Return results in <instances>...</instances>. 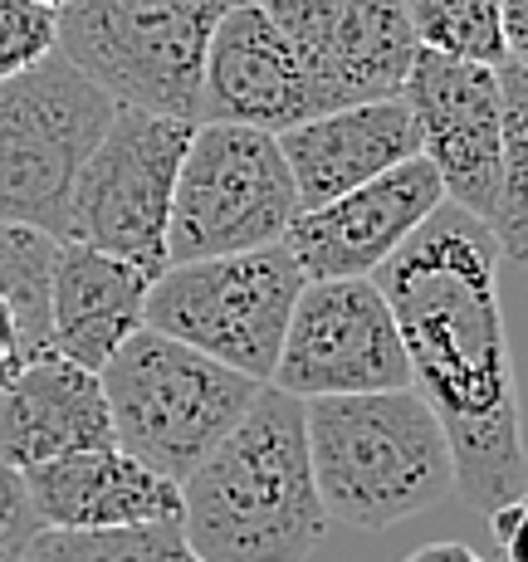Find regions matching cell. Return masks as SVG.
Segmentation results:
<instances>
[{"label": "cell", "instance_id": "8fae6325", "mask_svg": "<svg viewBox=\"0 0 528 562\" xmlns=\"http://www.w3.org/2000/svg\"><path fill=\"white\" fill-rule=\"evenodd\" d=\"M308 79L314 113L402 99L416 64L406 0H265Z\"/></svg>", "mask_w": 528, "mask_h": 562}, {"label": "cell", "instance_id": "52a82bcc", "mask_svg": "<svg viewBox=\"0 0 528 562\" xmlns=\"http://www.w3.org/2000/svg\"><path fill=\"white\" fill-rule=\"evenodd\" d=\"M113 108L59 49L35 69L0 79V221L64 240L74 181Z\"/></svg>", "mask_w": 528, "mask_h": 562}, {"label": "cell", "instance_id": "484cf974", "mask_svg": "<svg viewBox=\"0 0 528 562\" xmlns=\"http://www.w3.org/2000/svg\"><path fill=\"white\" fill-rule=\"evenodd\" d=\"M499 30H504V59L528 69V0H499Z\"/></svg>", "mask_w": 528, "mask_h": 562}, {"label": "cell", "instance_id": "d6986e66", "mask_svg": "<svg viewBox=\"0 0 528 562\" xmlns=\"http://www.w3.org/2000/svg\"><path fill=\"white\" fill-rule=\"evenodd\" d=\"M59 240L35 225L0 221V392L15 382L49 342V274Z\"/></svg>", "mask_w": 528, "mask_h": 562}, {"label": "cell", "instance_id": "9a60e30c", "mask_svg": "<svg viewBox=\"0 0 528 562\" xmlns=\"http://www.w3.org/2000/svg\"><path fill=\"white\" fill-rule=\"evenodd\" d=\"M279 153L299 191V211L348 196L352 187L392 171L396 161L416 157V123L402 99H377L352 108H328L279 133Z\"/></svg>", "mask_w": 528, "mask_h": 562}, {"label": "cell", "instance_id": "7a4b0ae2", "mask_svg": "<svg viewBox=\"0 0 528 562\" xmlns=\"http://www.w3.org/2000/svg\"><path fill=\"white\" fill-rule=\"evenodd\" d=\"M181 533L201 562H308L328 533L304 402L260 386L235 430L181 480Z\"/></svg>", "mask_w": 528, "mask_h": 562}, {"label": "cell", "instance_id": "9c48e42d", "mask_svg": "<svg viewBox=\"0 0 528 562\" xmlns=\"http://www.w3.org/2000/svg\"><path fill=\"white\" fill-rule=\"evenodd\" d=\"M191 133H196L191 117L117 103L74 181L64 240L117 255L157 279L167 269L171 191Z\"/></svg>", "mask_w": 528, "mask_h": 562}, {"label": "cell", "instance_id": "cb8c5ba5", "mask_svg": "<svg viewBox=\"0 0 528 562\" xmlns=\"http://www.w3.org/2000/svg\"><path fill=\"white\" fill-rule=\"evenodd\" d=\"M35 533H40V514H35V504H30L25 474L0 460V562L25 558Z\"/></svg>", "mask_w": 528, "mask_h": 562}, {"label": "cell", "instance_id": "4fadbf2b", "mask_svg": "<svg viewBox=\"0 0 528 562\" xmlns=\"http://www.w3.org/2000/svg\"><path fill=\"white\" fill-rule=\"evenodd\" d=\"M440 201H446L440 171L416 153L382 177L352 187L348 196L318 211H299L284 231V245L304 279H372L377 265L402 250V240Z\"/></svg>", "mask_w": 528, "mask_h": 562}, {"label": "cell", "instance_id": "5b68a950", "mask_svg": "<svg viewBox=\"0 0 528 562\" xmlns=\"http://www.w3.org/2000/svg\"><path fill=\"white\" fill-rule=\"evenodd\" d=\"M235 0H64L59 54L113 103L191 117L211 35Z\"/></svg>", "mask_w": 528, "mask_h": 562}, {"label": "cell", "instance_id": "4316f807", "mask_svg": "<svg viewBox=\"0 0 528 562\" xmlns=\"http://www.w3.org/2000/svg\"><path fill=\"white\" fill-rule=\"evenodd\" d=\"M402 562H484L475 548H465V543H426V548H416L412 558H402Z\"/></svg>", "mask_w": 528, "mask_h": 562}, {"label": "cell", "instance_id": "5bb4252c", "mask_svg": "<svg viewBox=\"0 0 528 562\" xmlns=\"http://www.w3.org/2000/svg\"><path fill=\"white\" fill-rule=\"evenodd\" d=\"M304 117H314V99L284 30L265 0H235L211 35L196 123H240L279 137Z\"/></svg>", "mask_w": 528, "mask_h": 562}, {"label": "cell", "instance_id": "ac0fdd59", "mask_svg": "<svg viewBox=\"0 0 528 562\" xmlns=\"http://www.w3.org/2000/svg\"><path fill=\"white\" fill-rule=\"evenodd\" d=\"M153 274L93 245L59 240L49 274V342L69 362L99 367L143 328V304Z\"/></svg>", "mask_w": 528, "mask_h": 562}, {"label": "cell", "instance_id": "ffe728a7", "mask_svg": "<svg viewBox=\"0 0 528 562\" xmlns=\"http://www.w3.org/2000/svg\"><path fill=\"white\" fill-rule=\"evenodd\" d=\"M504 153H499V191L490 205V235L499 245V259L528 269V69L504 59Z\"/></svg>", "mask_w": 528, "mask_h": 562}, {"label": "cell", "instance_id": "7402d4cb", "mask_svg": "<svg viewBox=\"0 0 528 562\" xmlns=\"http://www.w3.org/2000/svg\"><path fill=\"white\" fill-rule=\"evenodd\" d=\"M416 45L470 64H504L499 0H406Z\"/></svg>", "mask_w": 528, "mask_h": 562}, {"label": "cell", "instance_id": "3957f363", "mask_svg": "<svg viewBox=\"0 0 528 562\" xmlns=\"http://www.w3.org/2000/svg\"><path fill=\"white\" fill-rule=\"evenodd\" d=\"M304 430L323 509L348 528L382 533L456 494L446 430L416 386L314 396Z\"/></svg>", "mask_w": 528, "mask_h": 562}, {"label": "cell", "instance_id": "e0dca14e", "mask_svg": "<svg viewBox=\"0 0 528 562\" xmlns=\"http://www.w3.org/2000/svg\"><path fill=\"white\" fill-rule=\"evenodd\" d=\"M40 528H123L181 518V484L161 480L127 450H79L25 470Z\"/></svg>", "mask_w": 528, "mask_h": 562}, {"label": "cell", "instance_id": "277c9868", "mask_svg": "<svg viewBox=\"0 0 528 562\" xmlns=\"http://www.w3.org/2000/svg\"><path fill=\"white\" fill-rule=\"evenodd\" d=\"M99 382L113 446L171 484L187 480L231 436L265 386L153 328H137L99 367Z\"/></svg>", "mask_w": 528, "mask_h": 562}, {"label": "cell", "instance_id": "30bf717a", "mask_svg": "<svg viewBox=\"0 0 528 562\" xmlns=\"http://www.w3.org/2000/svg\"><path fill=\"white\" fill-rule=\"evenodd\" d=\"M269 386L299 402L412 386V362L377 279H308Z\"/></svg>", "mask_w": 528, "mask_h": 562}, {"label": "cell", "instance_id": "8992f818", "mask_svg": "<svg viewBox=\"0 0 528 562\" xmlns=\"http://www.w3.org/2000/svg\"><path fill=\"white\" fill-rule=\"evenodd\" d=\"M304 284V269L284 240L265 250L167 265L147 284L143 328L167 333L255 382H269Z\"/></svg>", "mask_w": 528, "mask_h": 562}, {"label": "cell", "instance_id": "603a6c76", "mask_svg": "<svg viewBox=\"0 0 528 562\" xmlns=\"http://www.w3.org/2000/svg\"><path fill=\"white\" fill-rule=\"evenodd\" d=\"M59 49V10L40 0H0V79L35 69Z\"/></svg>", "mask_w": 528, "mask_h": 562}, {"label": "cell", "instance_id": "6da1fadb", "mask_svg": "<svg viewBox=\"0 0 528 562\" xmlns=\"http://www.w3.org/2000/svg\"><path fill=\"white\" fill-rule=\"evenodd\" d=\"M499 265L490 225L440 201L372 274L392 304L412 386L446 430L456 494L480 514L528 490Z\"/></svg>", "mask_w": 528, "mask_h": 562}, {"label": "cell", "instance_id": "ba28073f", "mask_svg": "<svg viewBox=\"0 0 528 562\" xmlns=\"http://www.w3.org/2000/svg\"><path fill=\"white\" fill-rule=\"evenodd\" d=\"M294 215L299 191L274 133L196 123L171 191L167 265L279 245Z\"/></svg>", "mask_w": 528, "mask_h": 562}, {"label": "cell", "instance_id": "7c38bea8", "mask_svg": "<svg viewBox=\"0 0 528 562\" xmlns=\"http://www.w3.org/2000/svg\"><path fill=\"white\" fill-rule=\"evenodd\" d=\"M402 103L416 123L422 157L440 171L446 201L490 221L504 153L499 64H470L436 49H416V64L402 83Z\"/></svg>", "mask_w": 528, "mask_h": 562}, {"label": "cell", "instance_id": "2e32d148", "mask_svg": "<svg viewBox=\"0 0 528 562\" xmlns=\"http://www.w3.org/2000/svg\"><path fill=\"white\" fill-rule=\"evenodd\" d=\"M113 446V420L99 372L45 352L0 392V460L10 470H35L45 460Z\"/></svg>", "mask_w": 528, "mask_h": 562}, {"label": "cell", "instance_id": "d4e9b609", "mask_svg": "<svg viewBox=\"0 0 528 562\" xmlns=\"http://www.w3.org/2000/svg\"><path fill=\"white\" fill-rule=\"evenodd\" d=\"M490 528H494V538H499L504 558L528 562V490L519 494V499L499 504V509L490 514Z\"/></svg>", "mask_w": 528, "mask_h": 562}, {"label": "cell", "instance_id": "83f0119b", "mask_svg": "<svg viewBox=\"0 0 528 562\" xmlns=\"http://www.w3.org/2000/svg\"><path fill=\"white\" fill-rule=\"evenodd\" d=\"M40 5H54V10H59V5H64V0H40Z\"/></svg>", "mask_w": 528, "mask_h": 562}, {"label": "cell", "instance_id": "44dd1931", "mask_svg": "<svg viewBox=\"0 0 528 562\" xmlns=\"http://www.w3.org/2000/svg\"><path fill=\"white\" fill-rule=\"evenodd\" d=\"M20 562H201L181 518L123 528H40Z\"/></svg>", "mask_w": 528, "mask_h": 562}]
</instances>
